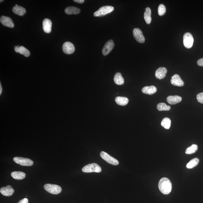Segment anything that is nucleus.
Masks as SVG:
<instances>
[{"label": "nucleus", "mask_w": 203, "mask_h": 203, "mask_svg": "<svg viewBox=\"0 0 203 203\" xmlns=\"http://www.w3.org/2000/svg\"><path fill=\"white\" fill-rule=\"evenodd\" d=\"M158 188L162 194H168L171 192L172 191L171 182L168 178H162L159 181Z\"/></svg>", "instance_id": "f257e3e1"}, {"label": "nucleus", "mask_w": 203, "mask_h": 203, "mask_svg": "<svg viewBox=\"0 0 203 203\" xmlns=\"http://www.w3.org/2000/svg\"><path fill=\"white\" fill-rule=\"evenodd\" d=\"M114 10V8L113 6L109 5L103 6L94 13V16L95 17H101L110 13Z\"/></svg>", "instance_id": "f03ea898"}, {"label": "nucleus", "mask_w": 203, "mask_h": 203, "mask_svg": "<svg viewBox=\"0 0 203 203\" xmlns=\"http://www.w3.org/2000/svg\"><path fill=\"white\" fill-rule=\"evenodd\" d=\"M82 171L85 173H100L102 171V169L97 164L92 163L86 165L82 169Z\"/></svg>", "instance_id": "7ed1b4c3"}, {"label": "nucleus", "mask_w": 203, "mask_h": 203, "mask_svg": "<svg viewBox=\"0 0 203 203\" xmlns=\"http://www.w3.org/2000/svg\"><path fill=\"white\" fill-rule=\"evenodd\" d=\"M44 188L48 192L53 194H59L62 191L61 187L57 185L48 183L45 185Z\"/></svg>", "instance_id": "20e7f679"}, {"label": "nucleus", "mask_w": 203, "mask_h": 203, "mask_svg": "<svg viewBox=\"0 0 203 203\" xmlns=\"http://www.w3.org/2000/svg\"><path fill=\"white\" fill-rule=\"evenodd\" d=\"M194 42L193 35L190 32H186L183 35V45L186 48L190 49L192 47Z\"/></svg>", "instance_id": "39448f33"}, {"label": "nucleus", "mask_w": 203, "mask_h": 203, "mask_svg": "<svg viewBox=\"0 0 203 203\" xmlns=\"http://www.w3.org/2000/svg\"><path fill=\"white\" fill-rule=\"evenodd\" d=\"M13 160L16 163L22 166H30L34 164L33 161L31 159L23 157H14Z\"/></svg>", "instance_id": "423d86ee"}, {"label": "nucleus", "mask_w": 203, "mask_h": 203, "mask_svg": "<svg viewBox=\"0 0 203 203\" xmlns=\"http://www.w3.org/2000/svg\"><path fill=\"white\" fill-rule=\"evenodd\" d=\"M100 156L103 160L111 165H116L119 164V162L118 160L111 156L106 152L103 151L101 152L100 153Z\"/></svg>", "instance_id": "0eeeda50"}, {"label": "nucleus", "mask_w": 203, "mask_h": 203, "mask_svg": "<svg viewBox=\"0 0 203 203\" xmlns=\"http://www.w3.org/2000/svg\"><path fill=\"white\" fill-rule=\"evenodd\" d=\"M133 35L135 39L140 43H143L145 42V39L144 38L143 32L140 29L138 28L134 29L133 31Z\"/></svg>", "instance_id": "6e6552de"}, {"label": "nucleus", "mask_w": 203, "mask_h": 203, "mask_svg": "<svg viewBox=\"0 0 203 203\" xmlns=\"http://www.w3.org/2000/svg\"><path fill=\"white\" fill-rule=\"evenodd\" d=\"M63 51L67 54H71L75 51V48L73 44L70 42H65L63 45Z\"/></svg>", "instance_id": "1a4fd4ad"}, {"label": "nucleus", "mask_w": 203, "mask_h": 203, "mask_svg": "<svg viewBox=\"0 0 203 203\" xmlns=\"http://www.w3.org/2000/svg\"><path fill=\"white\" fill-rule=\"evenodd\" d=\"M114 46V42L113 40H110L107 42L102 50V53L103 55L106 56L108 54L113 50Z\"/></svg>", "instance_id": "9d476101"}, {"label": "nucleus", "mask_w": 203, "mask_h": 203, "mask_svg": "<svg viewBox=\"0 0 203 203\" xmlns=\"http://www.w3.org/2000/svg\"><path fill=\"white\" fill-rule=\"evenodd\" d=\"M171 83L173 85L178 87H182L184 85V83L179 75L175 74L172 76Z\"/></svg>", "instance_id": "9b49d317"}, {"label": "nucleus", "mask_w": 203, "mask_h": 203, "mask_svg": "<svg viewBox=\"0 0 203 203\" xmlns=\"http://www.w3.org/2000/svg\"><path fill=\"white\" fill-rule=\"evenodd\" d=\"M0 22L5 27L13 28L14 27L13 22L11 18L6 16H2L0 18Z\"/></svg>", "instance_id": "f8f14e48"}, {"label": "nucleus", "mask_w": 203, "mask_h": 203, "mask_svg": "<svg viewBox=\"0 0 203 203\" xmlns=\"http://www.w3.org/2000/svg\"><path fill=\"white\" fill-rule=\"evenodd\" d=\"M167 72H168V70L165 67H159L155 71V77L158 79H163L166 76Z\"/></svg>", "instance_id": "ddd939ff"}, {"label": "nucleus", "mask_w": 203, "mask_h": 203, "mask_svg": "<svg viewBox=\"0 0 203 203\" xmlns=\"http://www.w3.org/2000/svg\"><path fill=\"white\" fill-rule=\"evenodd\" d=\"M14 190L11 186H7L6 187H2L0 189V192L3 195L6 196H12L14 193Z\"/></svg>", "instance_id": "4468645a"}, {"label": "nucleus", "mask_w": 203, "mask_h": 203, "mask_svg": "<svg viewBox=\"0 0 203 203\" xmlns=\"http://www.w3.org/2000/svg\"><path fill=\"white\" fill-rule=\"evenodd\" d=\"M52 22L49 19H45L43 22V30L46 33H49L51 32Z\"/></svg>", "instance_id": "2eb2a0df"}, {"label": "nucleus", "mask_w": 203, "mask_h": 203, "mask_svg": "<svg viewBox=\"0 0 203 203\" xmlns=\"http://www.w3.org/2000/svg\"><path fill=\"white\" fill-rule=\"evenodd\" d=\"M14 51L17 53L23 55L25 57H29L30 55V52L27 48L23 46H16L14 47Z\"/></svg>", "instance_id": "dca6fc26"}, {"label": "nucleus", "mask_w": 203, "mask_h": 203, "mask_svg": "<svg viewBox=\"0 0 203 203\" xmlns=\"http://www.w3.org/2000/svg\"><path fill=\"white\" fill-rule=\"evenodd\" d=\"M182 100V97L178 96H170L167 98V102L171 105H175L180 103Z\"/></svg>", "instance_id": "f3484780"}, {"label": "nucleus", "mask_w": 203, "mask_h": 203, "mask_svg": "<svg viewBox=\"0 0 203 203\" xmlns=\"http://www.w3.org/2000/svg\"><path fill=\"white\" fill-rule=\"evenodd\" d=\"M157 92V88L154 85L144 87L142 89L143 93L148 95H152Z\"/></svg>", "instance_id": "a211bd4d"}, {"label": "nucleus", "mask_w": 203, "mask_h": 203, "mask_svg": "<svg viewBox=\"0 0 203 203\" xmlns=\"http://www.w3.org/2000/svg\"><path fill=\"white\" fill-rule=\"evenodd\" d=\"M13 12L17 15L23 16L26 13V10L25 8L16 4L13 8Z\"/></svg>", "instance_id": "6ab92c4d"}, {"label": "nucleus", "mask_w": 203, "mask_h": 203, "mask_svg": "<svg viewBox=\"0 0 203 203\" xmlns=\"http://www.w3.org/2000/svg\"><path fill=\"white\" fill-rule=\"evenodd\" d=\"M80 12V9L78 8L74 7V6H69L65 9V12L69 15L78 14Z\"/></svg>", "instance_id": "aec40b11"}, {"label": "nucleus", "mask_w": 203, "mask_h": 203, "mask_svg": "<svg viewBox=\"0 0 203 203\" xmlns=\"http://www.w3.org/2000/svg\"><path fill=\"white\" fill-rule=\"evenodd\" d=\"M144 17L145 22L147 24H150L152 21L151 10L150 8L147 7L144 13Z\"/></svg>", "instance_id": "412c9836"}, {"label": "nucleus", "mask_w": 203, "mask_h": 203, "mask_svg": "<svg viewBox=\"0 0 203 203\" xmlns=\"http://www.w3.org/2000/svg\"><path fill=\"white\" fill-rule=\"evenodd\" d=\"M115 84L118 85H123L124 83V79L122 76L121 73H117L114 78Z\"/></svg>", "instance_id": "4be33fe9"}, {"label": "nucleus", "mask_w": 203, "mask_h": 203, "mask_svg": "<svg viewBox=\"0 0 203 203\" xmlns=\"http://www.w3.org/2000/svg\"><path fill=\"white\" fill-rule=\"evenodd\" d=\"M11 176L14 179L22 180L25 178L26 174L23 172L15 171L11 173Z\"/></svg>", "instance_id": "5701e85b"}, {"label": "nucleus", "mask_w": 203, "mask_h": 203, "mask_svg": "<svg viewBox=\"0 0 203 203\" xmlns=\"http://www.w3.org/2000/svg\"><path fill=\"white\" fill-rule=\"evenodd\" d=\"M115 101L117 104L121 106H125L128 103L129 100L125 97L119 96L116 97L115 99Z\"/></svg>", "instance_id": "b1692460"}, {"label": "nucleus", "mask_w": 203, "mask_h": 203, "mask_svg": "<svg viewBox=\"0 0 203 203\" xmlns=\"http://www.w3.org/2000/svg\"><path fill=\"white\" fill-rule=\"evenodd\" d=\"M171 121L170 118H165L162 120L161 125L165 129H169L171 126Z\"/></svg>", "instance_id": "393cba45"}, {"label": "nucleus", "mask_w": 203, "mask_h": 203, "mask_svg": "<svg viewBox=\"0 0 203 203\" xmlns=\"http://www.w3.org/2000/svg\"><path fill=\"white\" fill-rule=\"evenodd\" d=\"M199 159L198 158H194L191 160L187 165L186 167L187 169H192L194 168L199 164Z\"/></svg>", "instance_id": "a878e982"}, {"label": "nucleus", "mask_w": 203, "mask_h": 203, "mask_svg": "<svg viewBox=\"0 0 203 203\" xmlns=\"http://www.w3.org/2000/svg\"><path fill=\"white\" fill-rule=\"evenodd\" d=\"M157 108L159 111H169L171 109V107L167 105L164 103H160L157 105Z\"/></svg>", "instance_id": "bb28decb"}, {"label": "nucleus", "mask_w": 203, "mask_h": 203, "mask_svg": "<svg viewBox=\"0 0 203 203\" xmlns=\"http://www.w3.org/2000/svg\"><path fill=\"white\" fill-rule=\"evenodd\" d=\"M198 149V146L195 144L187 148L186 151V153L187 154H191L194 153L197 151Z\"/></svg>", "instance_id": "cd10ccee"}, {"label": "nucleus", "mask_w": 203, "mask_h": 203, "mask_svg": "<svg viewBox=\"0 0 203 203\" xmlns=\"http://www.w3.org/2000/svg\"><path fill=\"white\" fill-rule=\"evenodd\" d=\"M166 8L164 5L161 4L159 5L158 8V14L160 16H162L165 15L166 13Z\"/></svg>", "instance_id": "c85d7f7f"}, {"label": "nucleus", "mask_w": 203, "mask_h": 203, "mask_svg": "<svg viewBox=\"0 0 203 203\" xmlns=\"http://www.w3.org/2000/svg\"><path fill=\"white\" fill-rule=\"evenodd\" d=\"M196 98L198 102L203 104V92H201L198 94Z\"/></svg>", "instance_id": "c756f323"}, {"label": "nucleus", "mask_w": 203, "mask_h": 203, "mask_svg": "<svg viewBox=\"0 0 203 203\" xmlns=\"http://www.w3.org/2000/svg\"><path fill=\"white\" fill-rule=\"evenodd\" d=\"M197 64L198 66L203 67V58H201L197 61Z\"/></svg>", "instance_id": "7c9ffc66"}, {"label": "nucleus", "mask_w": 203, "mask_h": 203, "mask_svg": "<svg viewBox=\"0 0 203 203\" xmlns=\"http://www.w3.org/2000/svg\"><path fill=\"white\" fill-rule=\"evenodd\" d=\"M18 203H28V200L27 198H24V199L19 201Z\"/></svg>", "instance_id": "2f4dec72"}, {"label": "nucleus", "mask_w": 203, "mask_h": 203, "mask_svg": "<svg viewBox=\"0 0 203 203\" xmlns=\"http://www.w3.org/2000/svg\"><path fill=\"white\" fill-rule=\"evenodd\" d=\"M74 2H76L79 3V4H82L84 2V0H74Z\"/></svg>", "instance_id": "473e14b6"}, {"label": "nucleus", "mask_w": 203, "mask_h": 203, "mask_svg": "<svg viewBox=\"0 0 203 203\" xmlns=\"http://www.w3.org/2000/svg\"><path fill=\"white\" fill-rule=\"evenodd\" d=\"M1 1V2H2V1H1H1Z\"/></svg>", "instance_id": "72a5a7b5"}]
</instances>
